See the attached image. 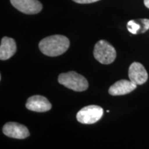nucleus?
Returning <instances> with one entry per match:
<instances>
[{
	"instance_id": "f257e3e1",
	"label": "nucleus",
	"mask_w": 149,
	"mask_h": 149,
	"mask_svg": "<svg viewBox=\"0 0 149 149\" xmlns=\"http://www.w3.org/2000/svg\"><path fill=\"white\" fill-rule=\"evenodd\" d=\"M70 46V41L61 35H52L43 39L39 44L41 52L49 57H56L64 53Z\"/></svg>"
},
{
	"instance_id": "f03ea898",
	"label": "nucleus",
	"mask_w": 149,
	"mask_h": 149,
	"mask_svg": "<svg viewBox=\"0 0 149 149\" xmlns=\"http://www.w3.org/2000/svg\"><path fill=\"white\" fill-rule=\"evenodd\" d=\"M58 81L66 88L77 92L84 91L88 88V82L87 79L74 71L64 72L59 74Z\"/></svg>"
},
{
	"instance_id": "7ed1b4c3",
	"label": "nucleus",
	"mask_w": 149,
	"mask_h": 149,
	"mask_svg": "<svg viewBox=\"0 0 149 149\" xmlns=\"http://www.w3.org/2000/svg\"><path fill=\"white\" fill-rule=\"evenodd\" d=\"M95 58L103 64H110L116 58V51L111 44L105 40H100L95 46Z\"/></svg>"
},
{
	"instance_id": "20e7f679",
	"label": "nucleus",
	"mask_w": 149,
	"mask_h": 149,
	"mask_svg": "<svg viewBox=\"0 0 149 149\" xmlns=\"http://www.w3.org/2000/svg\"><path fill=\"white\" fill-rule=\"evenodd\" d=\"M104 114L103 109L97 105H90L84 107L78 112L77 120L84 124H92L98 122Z\"/></svg>"
},
{
	"instance_id": "39448f33",
	"label": "nucleus",
	"mask_w": 149,
	"mask_h": 149,
	"mask_svg": "<svg viewBox=\"0 0 149 149\" xmlns=\"http://www.w3.org/2000/svg\"><path fill=\"white\" fill-rule=\"evenodd\" d=\"M10 3L20 12L28 15L37 14L42 9L38 0H10Z\"/></svg>"
},
{
	"instance_id": "423d86ee",
	"label": "nucleus",
	"mask_w": 149,
	"mask_h": 149,
	"mask_svg": "<svg viewBox=\"0 0 149 149\" xmlns=\"http://www.w3.org/2000/svg\"><path fill=\"white\" fill-rule=\"evenodd\" d=\"M2 130L5 135L15 139H25L30 135L27 127L17 122L6 123Z\"/></svg>"
},
{
	"instance_id": "0eeeda50",
	"label": "nucleus",
	"mask_w": 149,
	"mask_h": 149,
	"mask_svg": "<svg viewBox=\"0 0 149 149\" xmlns=\"http://www.w3.org/2000/svg\"><path fill=\"white\" fill-rule=\"evenodd\" d=\"M128 77L130 81L136 85H141L148 79V73L142 64L133 62L129 67Z\"/></svg>"
},
{
	"instance_id": "6e6552de",
	"label": "nucleus",
	"mask_w": 149,
	"mask_h": 149,
	"mask_svg": "<svg viewBox=\"0 0 149 149\" xmlns=\"http://www.w3.org/2000/svg\"><path fill=\"white\" fill-rule=\"evenodd\" d=\"M26 107L30 111L44 113L51 110L52 105L45 97L33 95L28 99Z\"/></svg>"
},
{
	"instance_id": "1a4fd4ad",
	"label": "nucleus",
	"mask_w": 149,
	"mask_h": 149,
	"mask_svg": "<svg viewBox=\"0 0 149 149\" xmlns=\"http://www.w3.org/2000/svg\"><path fill=\"white\" fill-rule=\"evenodd\" d=\"M136 88L137 85L130 80L122 79L112 85L110 87L109 93L110 95L113 96L124 95L132 92Z\"/></svg>"
},
{
	"instance_id": "9d476101",
	"label": "nucleus",
	"mask_w": 149,
	"mask_h": 149,
	"mask_svg": "<svg viewBox=\"0 0 149 149\" xmlns=\"http://www.w3.org/2000/svg\"><path fill=\"white\" fill-rule=\"evenodd\" d=\"M16 43L13 39L8 37H3L0 45V59L6 60L16 53Z\"/></svg>"
},
{
	"instance_id": "9b49d317",
	"label": "nucleus",
	"mask_w": 149,
	"mask_h": 149,
	"mask_svg": "<svg viewBox=\"0 0 149 149\" xmlns=\"http://www.w3.org/2000/svg\"><path fill=\"white\" fill-rule=\"evenodd\" d=\"M127 29L133 35L138 33H144L149 29V19H139L130 20L127 24Z\"/></svg>"
},
{
	"instance_id": "f8f14e48",
	"label": "nucleus",
	"mask_w": 149,
	"mask_h": 149,
	"mask_svg": "<svg viewBox=\"0 0 149 149\" xmlns=\"http://www.w3.org/2000/svg\"><path fill=\"white\" fill-rule=\"evenodd\" d=\"M74 2L78 3H91L96 1H100V0H73Z\"/></svg>"
},
{
	"instance_id": "ddd939ff",
	"label": "nucleus",
	"mask_w": 149,
	"mask_h": 149,
	"mask_svg": "<svg viewBox=\"0 0 149 149\" xmlns=\"http://www.w3.org/2000/svg\"><path fill=\"white\" fill-rule=\"evenodd\" d=\"M144 5L149 8V0H144Z\"/></svg>"
}]
</instances>
